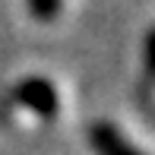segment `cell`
Here are the masks:
<instances>
[{
    "label": "cell",
    "instance_id": "1",
    "mask_svg": "<svg viewBox=\"0 0 155 155\" xmlns=\"http://www.w3.org/2000/svg\"><path fill=\"white\" fill-rule=\"evenodd\" d=\"M13 98H16L22 108H29L32 114H38L41 120H51V117L57 114V108H60L57 89H54L45 76H29V79H22L16 86V92H13Z\"/></svg>",
    "mask_w": 155,
    "mask_h": 155
},
{
    "label": "cell",
    "instance_id": "2",
    "mask_svg": "<svg viewBox=\"0 0 155 155\" xmlns=\"http://www.w3.org/2000/svg\"><path fill=\"white\" fill-rule=\"evenodd\" d=\"M89 143H92L95 155H143L114 124H108V120L92 124V130H89Z\"/></svg>",
    "mask_w": 155,
    "mask_h": 155
},
{
    "label": "cell",
    "instance_id": "3",
    "mask_svg": "<svg viewBox=\"0 0 155 155\" xmlns=\"http://www.w3.org/2000/svg\"><path fill=\"white\" fill-rule=\"evenodd\" d=\"M63 10V0H29V13L41 22H54Z\"/></svg>",
    "mask_w": 155,
    "mask_h": 155
}]
</instances>
